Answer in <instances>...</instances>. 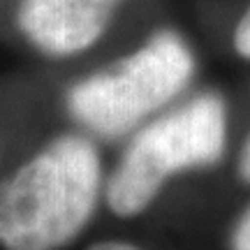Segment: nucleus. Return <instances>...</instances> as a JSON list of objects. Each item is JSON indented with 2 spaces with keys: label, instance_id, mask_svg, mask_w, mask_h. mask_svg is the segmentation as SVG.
<instances>
[{
  "label": "nucleus",
  "instance_id": "f03ea898",
  "mask_svg": "<svg viewBox=\"0 0 250 250\" xmlns=\"http://www.w3.org/2000/svg\"><path fill=\"white\" fill-rule=\"evenodd\" d=\"M227 114L215 93L197 95L144 127L125 148L107 186V202L121 218L148 208L165 181L192 167H208L225 151Z\"/></svg>",
  "mask_w": 250,
  "mask_h": 250
},
{
  "label": "nucleus",
  "instance_id": "7ed1b4c3",
  "mask_svg": "<svg viewBox=\"0 0 250 250\" xmlns=\"http://www.w3.org/2000/svg\"><path fill=\"white\" fill-rule=\"evenodd\" d=\"M195 72L188 44L160 30L134 54L67 90V111L90 132L118 139L186 88Z\"/></svg>",
  "mask_w": 250,
  "mask_h": 250
},
{
  "label": "nucleus",
  "instance_id": "6e6552de",
  "mask_svg": "<svg viewBox=\"0 0 250 250\" xmlns=\"http://www.w3.org/2000/svg\"><path fill=\"white\" fill-rule=\"evenodd\" d=\"M239 171L246 181H250V137L246 146H243V153H241V162H239Z\"/></svg>",
  "mask_w": 250,
  "mask_h": 250
},
{
  "label": "nucleus",
  "instance_id": "20e7f679",
  "mask_svg": "<svg viewBox=\"0 0 250 250\" xmlns=\"http://www.w3.org/2000/svg\"><path fill=\"white\" fill-rule=\"evenodd\" d=\"M123 0H23L19 28L30 44L49 56L88 49L107 30Z\"/></svg>",
  "mask_w": 250,
  "mask_h": 250
},
{
  "label": "nucleus",
  "instance_id": "423d86ee",
  "mask_svg": "<svg viewBox=\"0 0 250 250\" xmlns=\"http://www.w3.org/2000/svg\"><path fill=\"white\" fill-rule=\"evenodd\" d=\"M232 250H250V208L246 211L232 236Z\"/></svg>",
  "mask_w": 250,
  "mask_h": 250
},
{
  "label": "nucleus",
  "instance_id": "0eeeda50",
  "mask_svg": "<svg viewBox=\"0 0 250 250\" xmlns=\"http://www.w3.org/2000/svg\"><path fill=\"white\" fill-rule=\"evenodd\" d=\"M88 250H139V248L132 246V243H123V241H102V243L90 246Z\"/></svg>",
  "mask_w": 250,
  "mask_h": 250
},
{
  "label": "nucleus",
  "instance_id": "f257e3e1",
  "mask_svg": "<svg viewBox=\"0 0 250 250\" xmlns=\"http://www.w3.org/2000/svg\"><path fill=\"white\" fill-rule=\"evenodd\" d=\"M102 165L95 144L65 134L0 181V246L61 250L95 213Z\"/></svg>",
  "mask_w": 250,
  "mask_h": 250
},
{
  "label": "nucleus",
  "instance_id": "39448f33",
  "mask_svg": "<svg viewBox=\"0 0 250 250\" xmlns=\"http://www.w3.org/2000/svg\"><path fill=\"white\" fill-rule=\"evenodd\" d=\"M234 46L243 58H250V7L241 17L236 30H234Z\"/></svg>",
  "mask_w": 250,
  "mask_h": 250
}]
</instances>
